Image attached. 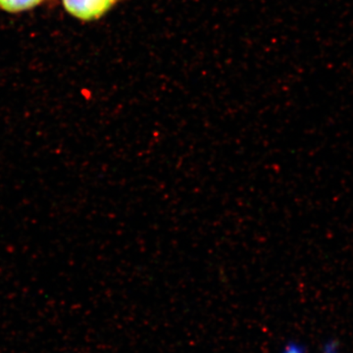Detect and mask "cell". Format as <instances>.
<instances>
[{"mask_svg": "<svg viewBox=\"0 0 353 353\" xmlns=\"http://www.w3.org/2000/svg\"><path fill=\"white\" fill-rule=\"evenodd\" d=\"M67 12L77 19L94 21L108 13L119 0H62Z\"/></svg>", "mask_w": 353, "mask_h": 353, "instance_id": "cell-1", "label": "cell"}, {"mask_svg": "<svg viewBox=\"0 0 353 353\" xmlns=\"http://www.w3.org/2000/svg\"><path fill=\"white\" fill-rule=\"evenodd\" d=\"M46 0H0V9L9 13H20L41 6Z\"/></svg>", "mask_w": 353, "mask_h": 353, "instance_id": "cell-2", "label": "cell"}]
</instances>
